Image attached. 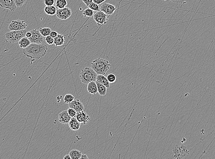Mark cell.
<instances>
[{"label": "cell", "instance_id": "6da1fadb", "mask_svg": "<svg viewBox=\"0 0 215 159\" xmlns=\"http://www.w3.org/2000/svg\"><path fill=\"white\" fill-rule=\"evenodd\" d=\"M48 50L47 44L31 43L27 47L23 49V53L32 59L40 60L46 54Z\"/></svg>", "mask_w": 215, "mask_h": 159}, {"label": "cell", "instance_id": "7a4b0ae2", "mask_svg": "<svg viewBox=\"0 0 215 159\" xmlns=\"http://www.w3.org/2000/svg\"><path fill=\"white\" fill-rule=\"evenodd\" d=\"M91 67L97 74L105 75L110 69L111 64L107 60L98 58L92 62Z\"/></svg>", "mask_w": 215, "mask_h": 159}, {"label": "cell", "instance_id": "3957f363", "mask_svg": "<svg viewBox=\"0 0 215 159\" xmlns=\"http://www.w3.org/2000/svg\"><path fill=\"white\" fill-rule=\"evenodd\" d=\"M97 74L91 67H86L82 70L80 74V80L85 85L92 81H96Z\"/></svg>", "mask_w": 215, "mask_h": 159}, {"label": "cell", "instance_id": "277c9868", "mask_svg": "<svg viewBox=\"0 0 215 159\" xmlns=\"http://www.w3.org/2000/svg\"><path fill=\"white\" fill-rule=\"evenodd\" d=\"M27 31H11L5 34V40L7 42L10 44H14L19 42L23 37H25Z\"/></svg>", "mask_w": 215, "mask_h": 159}, {"label": "cell", "instance_id": "5b68a950", "mask_svg": "<svg viewBox=\"0 0 215 159\" xmlns=\"http://www.w3.org/2000/svg\"><path fill=\"white\" fill-rule=\"evenodd\" d=\"M31 36L29 37V40L32 43L47 44L44 36L41 35L39 29H31Z\"/></svg>", "mask_w": 215, "mask_h": 159}, {"label": "cell", "instance_id": "8992f818", "mask_svg": "<svg viewBox=\"0 0 215 159\" xmlns=\"http://www.w3.org/2000/svg\"><path fill=\"white\" fill-rule=\"evenodd\" d=\"M28 24L24 21L21 20H13L8 25L10 31H22L27 28Z\"/></svg>", "mask_w": 215, "mask_h": 159}, {"label": "cell", "instance_id": "52a82bcc", "mask_svg": "<svg viewBox=\"0 0 215 159\" xmlns=\"http://www.w3.org/2000/svg\"><path fill=\"white\" fill-rule=\"evenodd\" d=\"M93 16L94 21L98 27H101L107 24L109 20L107 15L102 11H98L93 15Z\"/></svg>", "mask_w": 215, "mask_h": 159}, {"label": "cell", "instance_id": "ba28073f", "mask_svg": "<svg viewBox=\"0 0 215 159\" xmlns=\"http://www.w3.org/2000/svg\"><path fill=\"white\" fill-rule=\"evenodd\" d=\"M173 152L174 154V157L177 159H182L185 157L186 154H189V151L187 149L186 146L176 145L173 148Z\"/></svg>", "mask_w": 215, "mask_h": 159}, {"label": "cell", "instance_id": "9c48e42d", "mask_svg": "<svg viewBox=\"0 0 215 159\" xmlns=\"http://www.w3.org/2000/svg\"><path fill=\"white\" fill-rule=\"evenodd\" d=\"M56 16L61 20H66L69 19L72 14V11L69 8L65 7L62 9H58L56 11Z\"/></svg>", "mask_w": 215, "mask_h": 159}, {"label": "cell", "instance_id": "30bf717a", "mask_svg": "<svg viewBox=\"0 0 215 159\" xmlns=\"http://www.w3.org/2000/svg\"><path fill=\"white\" fill-rule=\"evenodd\" d=\"M0 7L12 12L16 10L17 8L14 0H0Z\"/></svg>", "mask_w": 215, "mask_h": 159}, {"label": "cell", "instance_id": "8fae6325", "mask_svg": "<svg viewBox=\"0 0 215 159\" xmlns=\"http://www.w3.org/2000/svg\"><path fill=\"white\" fill-rule=\"evenodd\" d=\"M116 9L115 6L108 3H104L100 7V10L104 12L107 16H110L112 15Z\"/></svg>", "mask_w": 215, "mask_h": 159}, {"label": "cell", "instance_id": "7c38bea8", "mask_svg": "<svg viewBox=\"0 0 215 159\" xmlns=\"http://www.w3.org/2000/svg\"><path fill=\"white\" fill-rule=\"evenodd\" d=\"M76 117L80 123H82L84 124H86L91 119L89 116L84 110L77 112Z\"/></svg>", "mask_w": 215, "mask_h": 159}, {"label": "cell", "instance_id": "4fadbf2b", "mask_svg": "<svg viewBox=\"0 0 215 159\" xmlns=\"http://www.w3.org/2000/svg\"><path fill=\"white\" fill-rule=\"evenodd\" d=\"M68 106L70 108L74 109L76 112H78L84 110V107L81 101L79 99H76L68 104Z\"/></svg>", "mask_w": 215, "mask_h": 159}, {"label": "cell", "instance_id": "5bb4252c", "mask_svg": "<svg viewBox=\"0 0 215 159\" xmlns=\"http://www.w3.org/2000/svg\"><path fill=\"white\" fill-rule=\"evenodd\" d=\"M72 118L67 112V110H64L59 114V121L62 124H68Z\"/></svg>", "mask_w": 215, "mask_h": 159}, {"label": "cell", "instance_id": "9a60e30c", "mask_svg": "<svg viewBox=\"0 0 215 159\" xmlns=\"http://www.w3.org/2000/svg\"><path fill=\"white\" fill-rule=\"evenodd\" d=\"M68 124L71 129L73 131L78 130L81 126V123L77 120L76 117H72Z\"/></svg>", "mask_w": 215, "mask_h": 159}, {"label": "cell", "instance_id": "2e32d148", "mask_svg": "<svg viewBox=\"0 0 215 159\" xmlns=\"http://www.w3.org/2000/svg\"><path fill=\"white\" fill-rule=\"evenodd\" d=\"M87 90L89 93L95 94L98 92L97 85L96 81H92L89 83L87 86Z\"/></svg>", "mask_w": 215, "mask_h": 159}, {"label": "cell", "instance_id": "e0dca14e", "mask_svg": "<svg viewBox=\"0 0 215 159\" xmlns=\"http://www.w3.org/2000/svg\"><path fill=\"white\" fill-rule=\"evenodd\" d=\"M65 37L62 34H59L54 39V44L56 47H61L63 46L65 43Z\"/></svg>", "mask_w": 215, "mask_h": 159}, {"label": "cell", "instance_id": "ac0fdd59", "mask_svg": "<svg viewBox=\"0 0 215 159\" xmlns=\"http://www.w3.org/2000/svg\"><path fill=\"white\" fill-rule=\"evenodd\" d=\"M96 80L103 84L108 89L110 88V83L104 75L97 74Z\"/></svg>", "mask_w": 215, "mask_h": 159}, {"label": "cell", "instance_id": "d6986e66", "mask_svg": "<svg viewBox=\"0 0 215 159\" xmlns=\"http://www.w3.org/2000/svg\"><path fill=\"white\" fill-rule=\"evenodd\" d=\"M31 43V42L30 40H29L28 38L25 36L21 39L19 42V46L20 47L23 49H25Z\"/></svg>", "mask_w": 215, "mask_h": 159}, {"label": "cell", "instance_id": "ffe728a7", "mask_svg": "<svg viewBox=\"0 0 215 159\" xmlns=\"http://www.w3.org/2000/svg\"><path fill=\"white\" fill-rule=\"evenodd\" d=\"M96 83L97 85V90H98V93L99 94L101 95V96L105 95L106 94V92H107V88L105 86L100 83V82L97 81V80L96 81Z\"/></svg>", "mask_w": 215, "mask_h": 159}, {"label": "cell", "instance_id": "44dd1931", "mask_svg": "<svg viewBox=\"0 0 215 159\" xmlns=\"http://www.w3.org/2000/svg\"><path fill=\"white\" fill-rule=\"evenodd\" d=\"M44 11L48 15L53 16L56 14L57 9L54 6H46L44 8Z\"/></svg>", "mask_w": 215, "mask_h": 159}, {"label": "cell", "instance_id": "7402d4cb", "mask_svg": "<svg viewBox=\"0 0 215 159\" xmlns=\"http://www.w3.org/2000/svg\"><path fill=\"white\" fill-rule=\"evenodd\" d=\"M69 154L71 159H80L82 155L81 152L76 149L71 150Z\"/></svg>", "mask_w": 215, "mask_h": 159}, {"label": "cell", "instance_id": "603a6c76", "mask_svg": "<svg viewBox=\"0 0 215 159\" xmlns=\"http://www.w3.org/2000/svg\"><path fill=\"white\" fill-rule=\"evenodd\" d=\"M56 8L58 9H62L66 7L67 5L66 0H56L55 2Z\"/></svg>", "mask_w": 215, "mask_h": 159}, {"label": "cell", "instance_id": "cb8c5ba5", "mask_svg": "<svg viewBox=\"0 0 215 159\" xmlns=\"http://www.w3.org/2000/svg\"><path fill=\"white\" fill-rule=\"evenodd\" d=\"M39 32L44 37H46L47 36L50 35V34L51 32V28L49 27L41 28L39 29Z\"/></svg>", "mask_w": 215, "mask_h": 159}, {"label": "cell", "instance_id": "d4e9b609", "mask_svg": "<svg viewBox=\"0 0 215 159\" xmlns=\"http://www.w3.org/2000/svg\"><path fill=\"white\" fill-rule=\"evenodd\" d=\"M82 14L85 17H91L94 15V11L88 8L83 11Z\"/></svg>", "mask_w": 215, "mask_h": 159}, {"label": "cell", "instance_id": "484cf974", "mask_svg": "<svg viewBox=\"0 0 215 159\" xmlns=\"http://www.w3.org/2000/svg\"><path fill=\"white\" fill-rule=\"evenodd\" d=\"M75 97L71 94H66L65 95L64 98V103L68 104L74 101Z\"/></svg>", "mask_w": 215, "mask_h": 159}, {"label": "cell", "instance_id": "4316f807", "mask_svg": "<svg viewBox=\"0 0 215 159\" xmlns=\"http://www.w3.org/2000/svg\"><path fill=\"white\" fill-rule=\"evenodd\" d=\"M107 79L110 83H113L115 82L116 80V76L113 74H109L107 75Z\"/></svg>", "mask_w": 215, "mask_h": 159}, {"label": "cell", "instance_id": "83f0119b", "mask_svg": "<svg viewBox=\"0 0 215 159\" xmlns=\"http://www.w3.org/2000/svg\"><path fill=\"white\" fill-rule=\"evenodd\" d=\"M89 8L91 9L92 10H93L94 11H96V12H98V11H100V8L98 6V5L97 4L95 3L93 1L88 6Z\"/></svg>", "mask_w": 215, "mask_h": 159}, {"label": "cell", "instance_id": "f1b7e54d", "mask_svg": "<svg viewBox=\"0 0 215 159\" xmlns=\"http://www.w3.org/2000/svg\"><path fill=\"white\" fill-rule=\"evenodd\" d=\"M14 1L17 7L21 8L26 3L27 0H14Z\"/></svg>", "mask_w": 215, "mask_h": 159}, {"label": "cell", "instance_id": "f546056e", "mask_svg": "<svg viewBox=\"0 0 215 159\" xmlns=\"http://www.w3.org/2000/svg\"><path fill=\"white\" fill-rule=\"evenodd\" d=\"M67 112L69 114V115L71 117H76V115H77V112H76L75 110L74 109L71 108H69L67 110Z\"/></svg>", "mask_w": 215, "mask_h": 159}, {"label": "cell", "instance_id": "4dcf8cb0", "mask_svg": "<svg viewBox=\"0 0 215 159\" xmlns=\"http://www.w3.org/2000/svg\"><path fill=\"white\" fill-rule=\"evenodd\" d=\"M45 40H46V41L47 44H49V45H51V44H54V39L51 37L50 35L46 36V38H45Z\"/></svg>", "mask_w": 215, "mask_h": 159}, {"label": "cell", "instance_id": "1f68e13d", "mask_svg": "<svg viewBox=\"0 0 215 159\" xmlns=\"http://www.w3.org/2000/svg\"><path fill=\"white\" fill-rule=\"evenodd\" d=\"M55 0H44V2L46 6H51L55 4Z\"/></svg>", "mask_w": 215, "mask_h": 159}, {"label": "cell", "instance_id": "d6a6232c", "mask_svg": "<svg viewBox=\"0 0 215 159\" xmlns=\"http://www.w3.org/2000/svg\"><path fill=\"white\" fill-rule=\"evenodd\" d=\"M58 35V33L55 31H51L50 35L52 38L55 39Z\"/></svg>", "mask_w": 215, "mask_h": 159}, {"label": "cell", "instance_id": "836d02e7", "mask_svg": "<svg viewBox=\"0 0 215 159\" xmlns=\"http://www.w3.org/2000/svg\"><path fill=\"white\" fill-rule=\"evenodd\" d=\"M82 1H83V3L86 6H88L91 3H92L93 1V0H82Z\"/></svg>", "mask_w": 215, "mask_h": 159}, {"label": "cell", "instance_id": "e575fe53", "mask_svg": "<svg viewBox=\"0 0 215 159\" xmlns=\"http://www.w3.org/2000/svg\"><path fill=\"white\" fill-rule=\"evenodd\" d=\"M106 0H93V2L97 4V5L100 4L104 1H105Z\"/></svg>", "mask_w": 215, "mask_h": 159}, {"label": "cell", "instance_id": "d590c367", "mask_svg": "<svg viewBox=\"0 0 215 159\" xmlns=\"http://www.w3.org/2000/svg\"><path fill=\"white\" fill-rule=\"evenodd\" d=\"M172 2L175 3H182L184 1H185L186 0H170Z\"/></svg>", "mask_w": 215, "mask_h": 159}, {"label": "cell", "instance_id": "8d00e7d4", "mask_svg": "<svg viewBox=\"0 0 215 159\" xmlns=\"http://www.w3.org/2000/svg\"><path fill=\"white\" fill-rule=\"evenodd\" d=\"M88 159V157L87 156H86V155H85V154H82V155L81 157V159Z\"/></svg>", "mask_w": 215, "mask_h": 159}, {"label": "cell", "instance_id": "74e56055", "mask_svg": "<svg viewBox=\"0 0 215 159\" xmlns=\"http://www.w3.org/2000/svg\"><path fill=\"white\" fill-rule=\"evenodd\" d=\"M63 159H71V158L69 154H68V155H66V156H64V158H63Z\"/></svg>", "mask_w": 215, "mask_h": 159}, {"label": "cell", "instance_id": "f35d334b", "mask_svg": "<svg viewBox=\"0 0 215 159\" xmlns=\"http://www.w3.org/2000/svg\"><path fill=\"white\" fill-rule=\"evenodd\" d=\"M164 1H167V0H164Z\"/></svg>", "mask_w": 215, "mask_h": 159}]
</instances>
